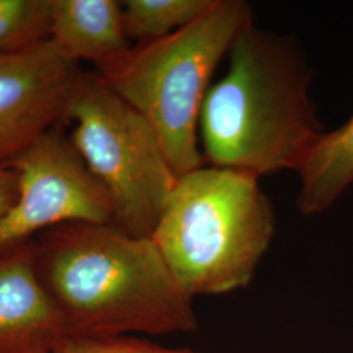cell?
Here are the masks:
<instances>
[{
    "instance_id": "obj_1",
    "label": "cell",
    "mask_w": 353,
    "mask_h": 353,
    "mask_svg": "<svg viewBox=\"0 0 353 353\" xmlns=\"http://www.w3.org/2000/svg\"><path fill=\"white\" fill-rule=\"evenodd\" d=\"M32 248L67 339L198 328L192 297L152 239L132 237L112 224L68 223L41 233Z\"/></svg>"
},
{
    "instance_id": "obj_2",
    "label": "cell",
    "mask_w": 353,
    "mask_h": 353,
    "mask_svg": "<svg viewBox=\"0 0 353 353\" xmlns=\"http://www.w3.org/2000/svg\"><path fill=\"white\" fill-rule=\"evenodd\" d=\"M228 57L227 72L211 84L199 115L204 163L256 178L297 172L325 132L301 46L250 21Z\"/></svg>"
},
{
    "instance_id": "obj_3",
    "label": "cell",
    "mask_w": 353,
    "mask_h": 353,
    "mask_svg": "<svg viewBox=\"0 0 353 353\" xmlns=\"http://www.w3.org/2000/svg\"><path fill=\"white\" fill-rule=\"evenodd\" d=\"M275 232L259 178L203 165L176 179L152 241L191 297L246 287Z\"/></svg>"
},
{
    "instance_id": "obj_4",
    "label": "cell",
    "mask_w": 353,
    "mask_h": 353,
    "mask_svg": "<svg viewBox=\"0 0 353 353\" xmlns=\"http://www.w3.org/2000/svg\"><path fill=\"white\" fill-rule=\"evenodd\" d=\"M252 21L242 0H214L192 24L139 43L99 75L154 128L179 178L204 163L199 115L211 79L241 29Z\"/></svg>"
},
{
    "instance_id": "obj_5",
    "label": "cell",
    "mask_w": 353,
    "mask_h": 353,
    "mask_svg": "<svg viewBox=\"0 0 353 353\" xmlns=\"http://www.w3.org/2000/svg\"><path fill=\"white\" fill-rule=\"evenodd\" d=\"M71 143L105 190L114 225L151 239L178 176L154 128L99 75L84 74L67 118Z\"/></svg>"
},
{
    "instance_id": "obj_6",
    "label": "cell",
    "mask_w": 353,
    "mask_h": 353,
    "mask_svg": "<svg viewBox=\"0 0 353 353\" xmlns=\"http://www.w3.org/2000/svg\"><path fill=\"white\" fill-rule=\"evenodd\" d=\"M19 195L0 216V255L68 223L112 224L110 201L71 140L51 131L13 160Z\"/></svg>"
},
{
    "instance_id": "obj_7",
    "label": "cell",
    "mask_w": 353,
    "mask_h": 353,
    "mask_svg": "<svg viewBox=\"0 0 353 353\" xmlns=\"http://www.w3.org/2000/svg\"><path fill=\"white\" fill-rule=\"evenodd\" d=\"M83 75L50 38L0 55V168H8L67 118Z\"/></svg>"
},
{
    "instance_id": "obj_8",
    "label": "cell",
    "mask_w": 353,
    "mask_h": 353,
    "mask_svg": "<svg viewBox=\"0 0 353 353\" xmlns=\"http://www.w3.org/2000/svg\"><path fill=\"white\" fill-rule=\"evenodd\" d=\"M63 322L38 278L32 242L0 255V353H54Z\"/></svg>"
},
{
    "instance_id": "obj_9",
    "label": "cell",
    "mask_w": 353,
    "mask_h": 353,
    "mask_svg": "<svg viewBox=\"0 0 353 353\" xmlns=\"http://www.w3.org/2000/svg\"><path fill=\"white\" fill-rule=\"evenodd\" d=\"M50 39L70 62L96 64L99 72L132 48L115 0H52Z\"/></svg>"
},
{
    "instance_id": "obj_10",
    "label": "cell",
    "mask_w": 353,
    "mask_h": 353,
    "mask_svg": "<svg viewBox=\"0 0 353 353\" xmlns=\"http://www.w3.org/2000/svg\"><path fill=\"white\" fill-rule=\"evenodd\" d=\"M297 208L305 216L328 210L353 185V113L341 127L325 131L297 170Z\"/></svg>"
},
{
    "instance_id": "obj_11",
    "label": "cell",
    "mask_w": 353,
    "mask_h": 353,
    "mask_svg": "<svg viewBox=\"0 0 353 353\" xmlns=\"http://www.w3.org/2000/svg\"><path fill=\"white\" fill-rule=\"evenodd\" d=\"M214 0H126L122 3L127 36L139 43L168 37L202 17Z\"/></svg>"
},
{
    "instance_id": "obj_12",
    "label": "cell",
    "mask_w": 353,
    "mask_h": 353,
    "mask_svg": "<svg viewBox=\"0 0 353 353\" xmlns=\"http://www.w3.org/2000/svg\"><path fill=\"white\" fill-rule=\"evenodd\" d=\"M52 0H0V55L50 38Z\"/></svg>"
},
{
    "instance_id": "obj_13",
    "label": "cell",
    "mask_w": 353,
    "mask_h": 353,
    "mask_svg": "<svg viewBox=\"0 0 353 353\" xmlns=\"http://www.w3.org/2000/svg\"><path fill=\"white\" fill-rule=\"evenodd\" d=\"M54 353H196L189 350H172L148 341L130 336L103 339L68 338Z\"/></svg>"
},
{
    "instance_id": "obj_14",
    "label": "cell",
    "mask_w": 353,
    "mask_h": 353,
    "mask_svg": "<svg viewBox=\"0 0 353 353\" xmlns=\"http://www.w3.org/2000/svg\"><path fill=\"white\" fill-rule=\"evenodd\" d=\"M19 195V178L11 168H0V216L6 214Z\"/></svg>"
}]
</instances>
